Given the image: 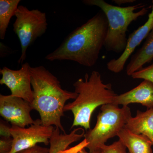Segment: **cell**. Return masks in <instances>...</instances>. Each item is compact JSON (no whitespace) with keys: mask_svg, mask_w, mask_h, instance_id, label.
Segmentation results:
<instances>
[{"mask_svg":"<svg viewBox=\"0 0 153 153\" xmlns=\"http://www.w3.org/2000/svg\"><path fill=\"white\" fill-rule=\"evenodd\" d=\"M101 153H127L126 148L119 140L112 144L105 145L100 149Z\"/></svg>","mask_w":153,"mask_h":153,"instance_id":"18","label":"cell"},{"mask_svg":"<svg viewBox=\"0 0 153 153\" xmlns=\"http://www.w3.org/2000/svg\"><path fill=\"white\" fill-rule=\"evenodd\" d=\"M95 126L86 131L84 139L90 152L100 151L108 140L117 136L131 116L128 106L122 108L113 104L102 105Z\"/></svg>","mask_w":153,"mask_h":153,"instance_id":"5","label":"cell"},{"mask_svg":"<svg viewBox=\"0 0 153 153\" xmlns=\"http://www.w3.org/2000/svg\"><path fill=\"white\" fill-rule=\"evenodd\" d=\"M134 103H140L148 109L153 108V82L144 80L131 90L117 94L113 104L123 106Z\"/></svg>","mask_w":153,"mask_h":153,"instance_id":"11","label":"cell"},{"mask_svg":"<svg viewBox=\"0 0 153 153\" xmlns=\"http://www.w3.org/2000/svg\"><path fill=\"white\" fill-rule=\"evenodd\" d=\"M13 146V138L1 137L0 139V153H10Z\"/></svg>","mask_w":153,"mask_h":153,"instance_id":"19","label":"cell"},{"mask_svg":"<svg viewBox=\"0 0 153 153\" xmlns=\"http://www.w3.org/2000/svg\"><path fill=\"white\" fill-rule=\"evenodd\" d=\"M33 100L31 105L38 112L42 124L55 126L65 133L61 123L66 102L77 97L76 92L64 90L57 77L44 66L30 67Z\"/></svg>","mask_w":153,"mask_h":153,"instance_id":"2","label":"cell"},{"mask_svg":"<svg viewBox=\"0 0 153 153\" xmlns=\"http://www.w3.org/2000/svg\"><path fill=\"white\" fill-rule=\"evenodd\" d=\"M113 1L118 6L120 7L121 5L126 4H131L136 1L135 0H113Z\"/></svg>","mask_w":153,"mask_h":153,"instance_id":"23","label":"cell"},{"mask_svg":"<svg viewBox=\"0 0 153 153\" xmlns=\"http://www.w3.org/2000/svg\"><path fill=\"white\" fill-rule=\"evenodd\" d=\"M108 28L106 17L102 11H99L69 33L59 47L45 58L50 61L70 60L85 67H92L104 47Z\"/></svg>","mask_w":153,"mask_h":153,"instance_id":"1","label":"cell"},{"mask_svg":"<svg viewBox=\"0 0 153 153\" xmlns=\"http://www.w3.org/2000/svg\"><path fill=\"white\" fill-rule=\"evenodd\" d=\"M73 86L77 97L65 105L64 111H71L73 115L71 129L80 126L87 131L91 129V119L94 111L98 107L113 104L117 94L112 89L111 84L104 83L101 74L96 71L90 74L86 73L84 79H77Z\"/></svg>","mask_w":153,"mask_h":153,"instance_id":"3","label":"cell"},{"mask_svg":"<svg viewBox=\"0 0 153 153\" xmlns=\"http://www.w3.org/2000/svg\"><path fill=\"white\" fill-rule=\"evenodd\" d=\"M13 31L18 36L22 48L18 63H23L27 57L28 47L46 33L48 27L46 13L37 9L29 10L19 5L15 14Z\"/></svg>","mask_w":153,"mask_h":153,"instance_id":"6","label":"cell"},{"mask_svg":"<svg viewBox=\"0 0 153 153\" xmlns=\"http://www.w3.org/2000/svg\"><path fill=\"white\" fill-rule=\"evenodd\" d=\"M87 145L88 143L86 140L84 139L82 142L77 146L67 149V153H101L100 151L94 152H88L85 149V148H86Z\"/></svg>","mask_w":153,"mask_h":153,"instance_id":"20","label":"cell"},{"mask_svg":"<svg viewBox=\"0 0 153 153\" xmlns=\"http://www.w3.org/2000/svg\"><path fill=\"white\" fill-rule=\"evenodd\" d=\"M153 60V29L146 38L144 43L131 57L126 67V72L128 76L143 68L145 64Z\"/></svg>","mask_w":153,"mask_h":153,"instance_id":"13","label":"cell"},{"mask_svg":"<svg viewBox=\"0 0 153 153\" xmlns=\"http://www.w3.org/2000/svg\"><path fill=\"white\" fill-rule=\"evenodd\" d=\"M20 0H0V38L4 40L10 21L19 6Z\"/></svg>","mask_w":153,"mask_h":153,"instance_id":"16","label":"cell"},{"mask_svg":"<svg viewBox=\"0 0 153 153\" xmlns=\"http://www.w3.org/2000/svg\"><path fill=\"white\" fill-rule=\"evenodd\" d=\"M82 128H75L70 133L66 134L61 133L56 128L49 141V153H67V148L70 145L84 137V130L79 133Z\"/></svg>","mask_w":153,"mask_h":153,"instance_id":"15","label":"cell"},{"mask_svg":"<svg viewBox=\"0 0 153 153\" xmlns=\"http://www.w3.org/2000/svg\"><path fill=\"white\" fill-rule=\"evenodd\" d=\"M131 76L133 79H143L153 82V63L149 66L141 68Z\"/></svg>","mask_w":153,"mask_h":153,"instance_id":"17","label":"cell"},{"mask_svg":"<svg viewBox=\"0 0 153 153\" xmlns=\"http://www.w3.org/2000/svg\"><path fill=\"white\" fill-rule=\"evenodd\" d=\"M124 128L134 133L146 137L153 146V108L145 111H137L136 116L130 118Z\"/></svg>","mask_w":153,"mask_h":153,"instance_id":"12","label":"cell"},{"mask_svg":"<svg viewBox=\"0 0 153 153\" xmlns=\"http://www.w3.org/2000/svg\"><path fill=\"white\" fill-rule=\"evenodd\" d=\"M33 110L31 103L23 99L0 94V115L12 125L25 128L35 123L30 115Z\"/></svg>","mask_w":153,"mask_h":153,"instance_id":"9","label":"cell"},{"mask_svg":"<svg viewBox=\"0 0 153 153\" xmlns=\"http://www.w3.org/2000/svg\"><path fill=\"white\" fill-rule=\"evenodd\" d=\"M117 136L123 144L128 149L129 153H152V143L146 137L135 134L125 128Z\"/></svg>","mask_w":153,"mask_h":153,"instance_id":"14","label":"cell"},{"mask_svg":"<svg viewBox=\"0 0 153 153\" xmlns=\"http://www.w3.org/2000/svg\"></svg>","mask_w":153,"mask_h":153,"instance_id":"24","label":"cell"},{"mask_svg":"<svg viewBox=\"0 0 153 153\" xmlns=\"http://www.w3.org/2000/svg\"><path fill=\"white\" fill-rule=\"evenodd\" d=\"M152 11L148 16L147 21L143 25L135 30L128 38L126 47L120 57L111 59L107 63V68L111 72L118 73L123 71L128 60L131 57L138 46L153 29V0Z\"/></svg>","mask_w":153,"mask_h":153,"instance_id":"10","label":"cell"},{"mask_svg":"<svg viewBox=\"0 0 153 153\" xmlns=\"http://www.w3.org/2000/svg\"><path fill=\"white\" fill-rule=\"evenodd\" d=\"M18 153H49V149L37 145L33 147L22 151Z\"/></svg>","mask_w":153,"mask_h":153,"instance_id":"22","label":"cell"},{"mask_svg":"<svg viewBox=\"0 0 153 153\" xmlns=\"http://www.w3.org/2000/svg\"><path fill=\"white\" fill-rule=\"evenodd\" d=\"M55 129L53 126L43 125L41 119L36 120L35 123L27 128L11 126L13 146L10 153H19L40 143L48 146Z\"/></svg>","mask_w":153,"mask_h":153,"instance_id":"7","label":"cell"},{"mask_svg":"<svg viewBox=\"0 0 153 153\" xmlns=\"http://www.w3.org/2000/svg\"><path fill=\"white\" fill-rule=\"evenodd\" d=\"M11 127L8 124L1 119L0 122V135L1 137H12L10 132Z\"/></svg>","mask_w":153,"mask_h":153,"instance_id":"21","label":"cell"},{"mask_svg":"<svg viewBox=\"0 0 153 153\" xmlns=\"http://www.w3.org/2000/svg\"><path fill=\"white\" fill-rule=\"evenodd\" d=\"M82 2L86 5L98 7L105 15L108 28L104 47L106 51L116 53H122L126 49L129 25L147 13L149 9L142 3L122 7L103 0H84Z\"/></svg>","mask_w":153,"mask_h":153,"instance_id":"4","label":"cell"},{"mask_svg":"<svg viewBox=\"0 0 153 153\" xmlns=\"http://www.w3.org/2000/svg\"><path fill=\"white\" fill-rule=\"evenodd\" d=\"M30 67L27 62L23 63L19 70H13L4 66L0 69L2 75L0 84L8 88L11 95L23 99L31 104L33 100V94Z\"/></svg>","mask_w":153,"mask_h":153,"instance_id":"8","label":"cell"}]
</instances>
